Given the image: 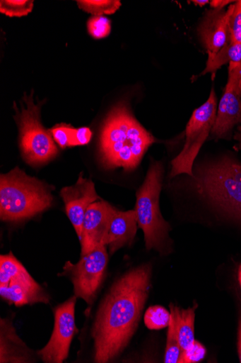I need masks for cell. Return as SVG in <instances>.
<instances>
[{
    "label": "cell",
    "mask_w": 241,
    "mask_h": 363,
    "mask_svg": "<svg viewBox=\"0 0 241 363\" xmlns=\"http://www.w3.org/2000/svg\"><path fill=\"white\" fill-rule=\"evenodd\" d=\"M74 128L71 125L57 124L49 130L54 142L61 148L70 147L71 136Z\"/></svg>",
    "instance_id": "23"
},
{
    "label": "cell",
    "mask_w": 241,
    "mask_h": 363,
    "mask_svg": "<svg viewBox=\"0 0 241 363\" xmlns=\"http://www.w3.org/2000/svg\"><path fill=\"white\" fill-rule=\"evenodd\" d=\"M233 10L231 5L228 10H212L206 15L199 33L201 40L209 54L208 62L227 52L231 43L230 17Z\"/></svg>",
    "instance_id": "12"
},
{
    "label": "cell",
    "mask_w": 241,
    "mask_h": 363,
    "mask_svg": "<svg viewBox=\"0 0 241 363\" xmlns=\"http://www.w3.org/2000/svg\"><path fill=\"white\" fill-rule=\"evenodd\" d=\"M34 91L24 94L20 111L16 108V121L19 127L20 145L24 160L32 166H40L53 160L58 149L49 130L40 121L41 109L45 101L34 103Z\"/></svg>",
    "instance_id": "6"
},
{
    "label": "cell",
    "mask_w": 241,
    "mask_h": 363,
    "mask_svg": "<svg viewBox=\"0 0 241 363\" xmlns=\"http://www.w3.org/2000/svg\"><path fill=\"white\" fill-rule=\"evenodd\" d=\"M60 195L65 205V211L71 221L79 240L81 238L85 214L90 206L100 199L91 180L82 175L76 184L63 188Z\"/></svg>",
    "instance_id": "14"
},
{
    "label": "cell",
    "mask_w": 241,
    "mask_h": 363,
    "mask_svg": "<svg viewBox=\"0 0 241 363\" xmlns=\"http://www.w3.org/2000/svg\"><path fill=\"white\" fill-rule=\"evenodd\" d=\"M155 142L124 102L115 106L103 123L100 138L101 160L108 169L131 171L139 167Z\"/></svg>",
    "instance_id": "2"
},
{
    "label": "cell",
    "mask_w": 241,
    "mask_h": 363,
    "mask_svg": "<svg viewBox=\"0 0 241 363\" xmlns=\"http://www.w3.org/2000/svg\"><path fill=\"white\" fill-rule=\"evenodd\" d=\"M238 281L241 286V265L239 267L238 269Z\"/></svg>",
    "instance_id": "31"
},
{
    "label": "cell",
    "mask_w": 241,
    "mask_h": 363,
    "mask_svg": "<svg viewBox=\"0 0 241 363\" xmlns=\"http://www.w3.org/2000/svg\"><path fill=\"white\" fill-rule=\"evenodd\" d=\"M33 8V1L16 0V1H0V12L10 17H21L30 13Z\"/></svg>",
    "instance_id": "21"
},
{
    "label": "cell",
    "mask_w": 241,
    "mask_h": 363,
    "mask_svg": "<svg viewBox=\"0 0 241 363\" xmlns=\"http://www.w3.org/2000/svg\"><path fill=\"white\" fill-rule=\"evenodd\" d=\"M230 3H235L234 1H223V0H213V1L211 2V7L215 10H223L225 6L230 4Z\"/></svg>",
    "instance_id": "27"
},
{
    "label": "cell",
    "mask_w": 241,
    "mask_h": 363,
    "mask_svg": "<svg viewBox=\"0 0 241 363\" xmlns=\"http://www.w3.org/2000/svg\"><path fill=\"white\" fill-rule=\"evenodd\" d=\"M229 77L211 130L216 139L230 138L233 129L241 123V62L229 66Z\"/></svg>",
    "instance_id": "11"
},
{
    "label": "cell",
    "mask_w": 241,
    "mask_h": 363,
    "mask_svg": "<svg viewBox=\"0 0 241 363\" xmlns=\"http://www.w3.org/2000/svg\"><path fill=\"white\" fill-rule=\"evenodd\" d=\"M163 168L162 164H151L146 179L136 192L135 211L137 224L143 230L146 248L162 252L168 240L169 224L163 219L159 206Z\"/></svg>",
    "instance_id": "5"
},
{
    "label": "cell",
    "mask_w": 241,
    "mask_h": 363,
    "mask_svg": "<svg viewBox=\"0 0 241 363\" xmlns=\"http://www.w3.org/2000/svg\"><path fill=\"white\" fill-rule=\"evenodd\" d=\"M144 320L146 326L151 330L163 329L168 327L170 313L162 306H153L146 311Z\"/></svg>",
    "instance_id": "20"
},
{
    "label": "cell",
    "mask_w": 241,
    "mask_h": 363,
    "mask_svg": "<svg viewBox=\"0 0 241 363\" xmlns=\"http://www.w3.org/2000/svg\"><path fill=\"white\" fill-rule=\"evenodd\" d=\"M206 354V349L199 342L195 341L188 350L182 352L180 363H195L202 360Z\"/></svg>",
    "instance_id": "25"
},
{
    "label": "cell",
    "mask_w": 241,
    "mask_h": 363,
    "mask_svg": "<svg viewBox=\"0 0 241 363\" xmlns=\"http://www.w3.org/2000/svg\"><path fill=\"white\" fill-rule=\"evenodd\" d=\"M117 211L106 201L95 202L90 206L85 214L80 239L82 256L100 245H105V240Z\"/></svg>",
    "instance_id": "13"
},
{
    "label": "cell",
    "mask_w": 241,
    "mask_h": 363,
    "mask_svg": "<svg viewBox=\"0 0 241 363\" xmlns=\"http://www.w3.org/2000/svg\"><path fill=\"white\" fill-rule=\"evenodd\" d=\"M0 295L16 307L49 303L46 290L33 279L11 252L0 257Z\"/></svg>",
    "instance_id": "7"
},
{
    "label": "cell",
    "mask_w": 241,
    "mask_h": 363,
    "mask_svg": "<svg viewBox=\"0 0 241 363\" xmlns=\"http://www.w3.org/2000/svg\"><path fill=\"white\" fill-rule=\"evenodd\" d=\"M237 350H238L240 361L241 362V315L240 318L239 327H238Z\"/></svg>",
    "instance_id": "28"
},
{
    "label": "cell",
    "mask_w": 241,
    "mask_h": 363,
    "mask_svg": "<svg viewBox=\"0 0 241 363\" xmlns=\"http://www.w3.org/2000/svg\"><path fill=\"white\" fill-rule=\"evenodd\" d=\"M77 296L58 306L54 310V327L47 345L37 352L40 358L46 363H61L69 356L71 345L77 333L76 304Z\"/></svg>",
    "instance_id": "10"
},
{
    "label": "cell",
    "mask_w": 241,
    "mask_h": 363,
    "mask_svg": "<svg viewBox=\"0 0 241 363\" xmlns=\"http://www.w3.org/2000/svg\"><path fill=\"white\" fill-rule=\"evenodd\" d=\"M231 43L241 44V0L233 4V10L230 17Z\"/></svg>",
    "instance_id": "24"
},
{
    "label": "cell",
    "mask_w": 241,
    "mask_h": 363,
    "mask_svg": "<svg viewBox=\"0 0 241 363\" xmlns=\"http://www.w3.org/2000/svg\"><path fill=\"white\" fill-rule=\"evenodd\" d=\"M137 225L135 211H116L105 240V245L109 248L110 254H114L133 241Z\"/></svg>",
    "instance_id": "16"
},
{
    "label": "cell",
    "mask_w": 241,
    "mask_h": 363,
    "mask_svg": "<svg viewBox=\"0 0 241 363\" xmlns=\"http://www.w3.org/2000/svg\"><path fill=\"white\" fill-rule=\"evenodd\" d=\"M235 139L238 141V149L241 150V125L238 127V132Z\"/></svg>",
    "instance_id": "29"
},
{
    "label": "cell",
    "mask_w": 241,
    "mask_h": 363,
    "mask_svg": "<svg viewBox=\"0 0 241 363\" xmlns=\"http://www.w3.org/2000/svg\"><path fill=\"white\" fill-rule=\"evenodd\" d=\"M151 277L148 264L130 270L113 284L101 302L91 331L95 362L114 360L128 345L148 298Z\"/></svg>",
    "instance_id": "1"
},
{
    "label": "cell",
    "mask_w": 241,
    "mask_h": 363,
    "mask_svg": "<svg viewBox=\"0 0 241 363\" xmlns=\"http://www.w3.org/2000/svg\"><path fill=\"white\" fill-rule=\"evenodd\" d=\"M170 320L168 325L164 361L165 363H177L179 362L182 350L178 340L177 315L171 305H170Z\"/></svg>",
    "instance_id": "18"
},
{
    "label": "cell",
    "mask_w": 241,
    "mask_h": 363,
    "mask_svg": "<svg viewBox=\"0 0 241 363\" xmlns=\"http://www.w3.org/2000/svg\"><path fill=\"white\" fill-rule=\"evenodd\" d=\"M196 189L229 218L241 224V163L224 157L204 167Z\"/></svg>",
    "instance_id": "4"
},
{
    "label": "cell",
    "mask_w": 241,
    "mask_h": 363,
    "mask_svg": "<svg viewBox=\"0 0 241 363\" xmlns=\"http://www.w3.org/2000/svg\"><path fill=\"white\" fill-rule=\"evenodd\" d=\"M53 202L50 188L16 168L0 178V218L20 222L49 209Z\"/></svg>",
    "instance_id": "3"
},
{
    "label": "cell",
    "mask_w": 241,
    "mask_h": 363,
    "mask_svg": "<svg viewBox=\"0 0 241 363\" xmlns=\"http://www.w3.org/2000/svg\"><path fill=\"white\" fill-rule=\"evenodd\" d=\"M92 138V131L89 128H74L71 139L70 147L86 145Z\"/></svg>",
    "instance_id": "26"
},
{
    "label": "cell",
    "mask_w": 241,
    "mask_h": 363,
    "mask_svg": "<svg viewBox=\"0 0 241 363\" xmlns=\"http://www.w3.org/2000/svg\"><path fill=\"white\" fill-rule=\"evenodd\" d=\"M177 323V333L180 346L182 352L189 349L195 342L194 320L196 306L187 310L181 309L173 304Z\"/></svg>",
    "instance_id": "17"
},
{
    "label": "cell",
    "mask_w": 241,
    "mask_h": 363,
    "mask_svg": "<svg viewBox=\"0 0 241 363\" xmlns=\"http://www.w3.org/2000/svg\"><path fill=\"white\" fill-rule=\"evenodd\" d=\"M35 354L18 336L10 319L0 322V362H35Z\"/></svg>",
    "instance_id": "15"
},
{
    "label": "cell",
    "mask_w": 241,
    "mask_h": 363,
    "mask_svg": "<svg viewBox=\"0 0 241 363\" xmlns=\"http://www.w3.org/2000/svg\"><path fill=\"white\" fill-rule=\"evenodd\" d=\"M193 3L195 4V5H198L201 7L205 6L206 4H208L209 3V1H206V0H203V1H193Z\"/></svg>",
    "instance_id": "30"
},
{
    "label": "cell",
    "mask_w": 241,
    "mask_h": 363,
    "mask_svg": "<svg viewBox=\"0 0 241 363\" xmlns=\"http://www.w3.org/2000/svg\"><path fill=\"white\" fill-rule=\"evenodd\" d=\"M217 116V97L213 89L210 97L197 108L188 123L186 143L182 152L172 161L171 177L187 174L193 177L192 167L202 145L208 138Z\"/></svg>",
    "instance_id": "8"
},
{
    "label": "cell",
    "mask_w": 241,
    "mask_h": 363,
    "mask_svg": "<svg viewBox=\"0 0 241 363\" xmlns=\"http://www.w3.org/2000/svg\"><path fill=\"white\" fill-rule=\"evenodd\" d=\"M88 30L94 39L105 38L110 35L111 21L105 16H94L88 21Z\"/></svg>",
    "instance_id": "22"
},
{
    "label": "cell",
    "mask_w": 241,
    "mask_h": 363,
    "mask_svg": "<svg viewBox=\"0 0 241 363\" xmlns=\"http://www.w3.org/2000/svg\"><path fill=\"white\" fill-rule=\"evenodd\" d=\"M79 8L84 11L102 16V14L111 15L117 11L121 6V2L118 0H81L77 1Z\"/></svg>",
    "instance_id": "19"
},
{
    "label": "cell",
    "mask_w": 241,
    "mask_h": 363,
    "mask_svg": "<svg viewBox=\"0 0 241 363\" xmlns=\"http://www.w3.org/2000/svg\"><path fill=\"white\" fill-rule=\"evenodd\" d=\"M109 256L105 245H100L82 256L76 264L68 261L64 267L63 275L70 278L74 286L77 298L88 305L93 303L97 292L107 270Z\"/></svg>",
    "instance_id": "9"
}]
</instances>
